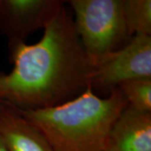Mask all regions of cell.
Returning <instances> with one entry per match:
<instances>
[{
    "label": "cell",
    "mask_w": 151,
    "mask_h": 151,
    "mask_svg": "<svg viewBox=\"0 0 151 151\" xmlns=\"http://www.w3.org/2000/svg\"><path fill=\"white\" fill-rule=\"evenodd\" d=\"M14 68L0 72V102L20 110L53 108L90 86V65L65 5L44 28L41 40L9 52Z\"/></svg>",
    "instance_id": "6da1fadb"
},
{
    "label": "cell",
    "mask_w": 151,
    "mask_h": 151,
    "mask_svg": "<svg viewBox=\"0 0 151 151\" xmlns=\"http://www.w3.org/2000/svg\"><path fill=\"white\" fill-rule=\"evenodd\" d=\"M128 105L118 87L103 98L89 86L56 107L16 109L43 134L54 151H106L110 132Z\"/></svg>",
    "instance_id": "7a4b0ae2"
},
{
    "label": "cell",
    "mask_w": 151,
    "mask_h": 151,
    "mask_svg": "<svg viewBox=\"0 0 151 151\" xmlns=\"http://www.w3.org/2000/svg\"><path fill=\"white\" fill-rule=\"evenodd\" d=\"M75 27L90 65L95 69L131 40L124 0H70Z\"/></svg>",
    "instance_id": "3957f363"
},
{
    "label": "cell",
    "mask_w": 151,
    "mask_h": 151,
    "mask_svg": "<svg viewBox=\"0 0 151 151\" xmlns=\"http://www.w3.org/2000/svg\"><path fill=\"white\" fill-rule=\"evenodd\" d=\"M144 78H151V35H136L93 69L90 86L109 94L124 82Z\"/></svg>",
    "instance_id": "277c9868"
},
{
    "label": "cell",
    "mask_w": 151,
    "mask_h": 151,
    "mask_svg": "<svg viewBox=\"0 0 151 151\" xmlns=\"http://www.w3.org/2000/svg\"><path fill=\"white\" fill-rule=\"evenodd\" d=\"M60 0H0V31L8 38L9 52L40 29L61 8Z\"/></svg>",
    "instance_id": "5b68a950"
},
{
    "label": "cell",
    "mask_w": 151,
    "mask_h": 151,
    "mask_svg": "<svg viewBox=\"0 0 151 151\" xmlns=\"http://www.w3.org/2000/svg\"><path fill=\"white\" fill-rule=\"evenodd\" d=\"M106 151H151V113L128 105L110 132Z\"/></svg>",
    "instance_id": "8992f818"
},
{
    "label": "cell",
    "mask_w": 151,
    "mask_h": 151,
    "mask_svg": "<svg viewBox=\"0 0 151 151\" xmlns=\"http://www.w3.org/2000/svg\"><path fill=\"white\" fill-rule=\"evenodd\" d=\"M0 136L9 151H54L46 138L16 108L0 102Z\"/></svg>",
    "instance_id": "52a82bcc"
},
{
    "label": "cell",
    "mask_w": 151,
    "mask_h": 151,
    "mask_svg": "<svg viewBox=\"0 0 151 151\" xmlns=\"http://www.w3.org/2000/svg\"><path fill=\"white\" fill-rule=\"evenodd\" d=\"M124 16L131 37L136 35H150V0H124Z\"/></svg>",
    "instance_id": "ba28073f"
},
{
    "label": "cell",
    "mask_w": 151,
    "mask_h": 151,
    "mask_svg": "<svg viewBox=\"0 0 151 151\" xmlns=\"http://www.w3.org/2000/svg\"><path fill=\"white\" fill-rule=\"evenodd\" d=\"M118 88L132 108L140 112L151 113V78L126 81Z\"/></svg>",
    "instance_id": "9c48e42d"
},
{
    "label": "cell",
    "mask_w": 151,
    "mask_h": 151,
    "mask_svg": "<svg viewBox=\"0 0 151 151\" xmlns=\"http://www.w3.org/2000/svg\"><path fill=\"white\" fill-rule=\"evenodd\" d=\"M0 151H9L1 136H0Z\"/></svg>",
    "instance_id": "30bf717a"
}]
</instances>
